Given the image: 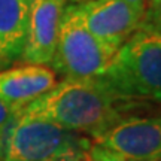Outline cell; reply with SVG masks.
<instances>
[{"label":"cell","instance_id":"obj_1","mask_svg":"<svg viewBox=\"0 0 161 161\" xmlns=\"http://www.w3.org/2000/svg\"><path fill=\"white\" fill-rule=\"evenodd\" d=\"M148 104L122 97L98 79H61L54 88L18 112L94 140L122 118L145 110Z\"/></svg>","mask_w":161,"mask_h":161},{"label":"cell","instance_id":"obj_2","mask_svg":"<svg viewBox=\"0 0 161 161\" xmlns=\"http://www.w3.org/2000/svg\"><path fill=\"white\" fill-rule=\"evenodd\" d=\"M96 79L122 97L161 106V31L140 24Z\"/></svg>","mask_w":161,"mask_h":161},{"label":"cell","instance_id":"obj_3","mask_svg":"<svg viewBox=\"0 0 161 161\" xmlns=\"http://www.w3.org/2000/svg\"><path fill=\"white\" fill-rule=\"evenodd\" d=\"M112 57L114 52L86 29L78 3L69 2L60 21L49 67L63 79H96L106 70Z\"/></svg>","mask_w":161,"mask_h":161},{"label":"cell","instance_id":"obj_4","mask_svg":"<svg viewBox=\"0 0 161 161\" xmlns=\"http://www.w3.org/2000/svg\"><path fill=\"white\" fill-rule=\"evenodd\" d=\"M92 140L52 122L19 114L0 146V161H54L75 152L90 151Z\"/></svg>","mask_w":161,"mask_h":161},{"label":"cell","instance_id":"obj_5","mask_svg":"<svg viewBox=\"0 0 161 161\" xmlns=\"http://www.w3.org/2000/svg\"><path fill=\"white\" fill-rule=\"evenodd\" d=\"M92 143L124 160L161 161V115L131 114L96 137Z\"/></svg>","mask_w":161,"mask_h":161},{"label":"cell","instance_id":"obj_6","mask_svg":"<svg viewBox=\"0 0 161 161\" xmlns=\"http://www.w3.org/2000/svg\"><path fill=\"white\" fill-rule=\"evenodd\" d=\"M76 3L86 29L114 54L143 19L127 0H80Z\"/></svg>","mask_w":161,"mask_h":161},{"label":"cell","instance_id":"obj_7","mask_svg":"<svg viewBox=\"0 0 161 161\" xmlns=\"http://www.w3.org/2000/svg\"><path fill=\"white\" fill-rule=\"evenodd\" d=\"M67 3L69 0H29L27 39L19 61L49 66Z\"/></svg>","mask_w":161,"mask_h":161},{"label":"cell","instance_id":"obj_8","mask_svg":"<svg viewBox=\"0 0 161 161\" xmlns=\"http://www.w3.org/2000/svg\"><path fill=\"white\" fill-rule=\"evenodd\" d=\"M57 84V75L49 66L23 63L0 70V102L14 110H21L43 96Z\"/></svg>","mask_w":161,"mask_h":161},{"label":"cell","instance_id":"obj_9","mask_svg":"<svg viewBox=\"0 0 161 161\" xmlns=\"http://www.w3.org/2000/svg\"><path fill=\"white\" fill-rule=\"evenodd\" d=\"M29 27V0H0V70L19 61Z\"/></svg>","mask_w":161,"mask_h":161},{"label":"cell","instance_id":"obj_10","mask_svg":"<svg viewBox=\"0 0 161 161\" xmlns=\"http://www.w3.org/2000/svg\"><path fill=\"white\" fill-rule=\"evenodd\" d=\"M142 25H148L161 31V0H146Z\"/></svg>","mask_w":161,"mask_h":161},{"label":"cell","instance_id":"obj_11","mask_svg":"<svg viewBox=\"0 0 161 161\" xmlns=\"http://www.w3.org/2000/svg\"><path fill=\"white\" fill-rule=\"evenodd\" d=\"M15 116H17V110H14L8 104L0 102V146L6 136V131L9 130L11 124L15 119Z\"/></svg>","mask_w":161,"mask_h":161},{"label":"cell","instance_id":"obj_12","mask_svg":"<svg viewBox=\"0 0 161 161\" xmlns=\"http://www.w3.org/2000/svg\"><path fill=\"white\" fill-rule=\"evenodd\" d=\"M90 157H91V161H130V160H124V158L114 155V154H110L106 149H103L98 145H94V143H92L91 149H90Z\"/></svg>","mask_w":161,"mask_h":161},{"label":"cell","instance_id":"obj_13","mask_svg":"<svg viewBox=\"0 0 161 161\" xmlns=\"http://www.w3.org/2000/svg\"><path fill=\"white\" fill-rule=\"evenodd\" d=\"M54 161H91V157H90V151H75Z\"/></svg>","mask_w":161,"mask_h":161},{"label":"cell","instance_id":"obj_14","mask_svg":"<svg viewBox=\"0 0 161 161\" xmlns=\"http://www.w3.org/2000/svg\"><path fill=\"white\" fill-rule=\"evenodd\" d=\"M130 5L134 8V11L137 12L140 17L143 18L145 15V8H146V0H127Z\"/></svg>","mask_w":161,"mask_h":161}]
</instances>
